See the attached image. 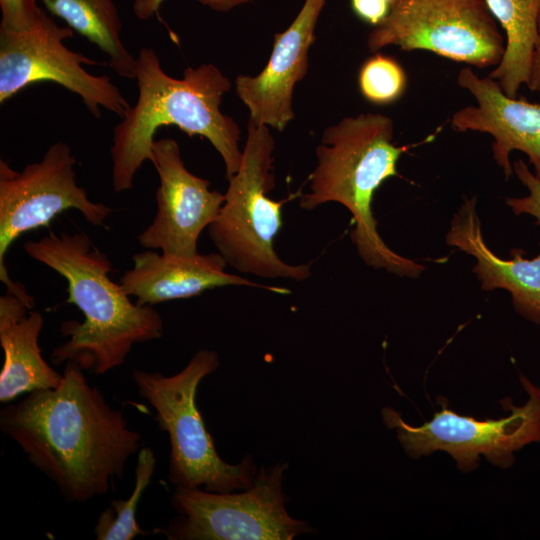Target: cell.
<instances>
[{"label":"cell","mask_w":540,"mask_h":540,"mask_svg":"<svg viewBox=\"0 0 540 540\" xmlns=\"http://www.w3.org/2000/svg\"><path fill=\"white\" fill-rule=\"evenodd\" d=\"M83 372L68 361L58 387L31 391L0 411L1 431L69 503L107 494L142 443Z\"/></svg>","instance_id":"obj_1"},{"label":"cell","mask_w":540,"mask_h":540,"mask_svg":"<svg viewBox=\"0 0 540 540\" xmlns=\"http://www.w3.org/2000/svg\"><path fill=\"white\" fill-rule=\"evenodd\" d=\"M528 88L540 92V11L538 16V41L535 46Z\"/></svg>","instance_id":"obj_26"},{"label":"cell","mask_w":540,"mask_h":540,"mask_svg":"<svg viewBox=\"0 0 540 540\" xmlns=\"http://www.w3.org/2000/svg\"><path fill=\"white\" fill-rule=\"evenodd\" d=\"M390 45L484 69L499 64L505 39L484 0H393L367 39L372 52Z\"/></svg>","instance_id":"obj_9"},{"label":"cell","mask_w":540,"mask_h":540,"mask_svg":"<svg viewBox=\"0 0 540 540\" xmlns=\"http://www.w3.org/2000/svg\"><path fill=\"white\" fill-rule=\"evenodd\" d=\"M14 294L0 297V346L4 364L0 373V402L9 403L19 395L37 389L56 388L63 374L55 371L42 357L39 335L44 319L30 311Z\"/></svg>","instance_id":"obj_17"},{"label":"cell","mask_w":540,"mask_h":540,"mask_svg":"<svg viewBox=\"0 0 540 540\" xmlns=\"http://www.w3.org/2000/svg\"><path fill=\"white\" fill-rule=\"evenodd\" d=\"M287 463L261 467L254 484L241 493L176 488L171 504L178 513L163 533L168 540H292L311 533L291 517L282 490Z\"/></svg>","instance_id":"obj_7"},{"label":"cell","mask_w":540,"mask_h":540,"mask_svg":"<svg viewBox=\"0 0 540 540\" xmlns=\"http://www.w3.org/2000/svg\"><path fill=\"white\" fill-rule=\"evenodd\" d=\"M23 248L67 281L66 302L84 315L82 323L61 324L60 331L68 339L52 350L54 365L71 361L83 371L102 375L122 365L134 345L163 336L157 310L132 302L120 283L111 280L110 259L85 233L49 231L39 240L25 242Z\"/></svg>","instance_id":"obj_2"},{"label":"cell","mask_w":540,"mask_h":540,"mask_svg":"<svg viewBox=\"0 0 540 540\" xmlns=\"http://www.w3.org/2000/svg\"><path fill=\"white\" fill-rule=\"evenodd\" d=\"M156 457L150 447L139 450L135 468V486L128 499H115L98 517L93 533L97 540H132L146 535L136 521V511L143 492L151 482Z\"/></svg>","instance_id":"obj_20"},{"label":"cell","mask_w":540,"mask_h":540,"mask_svg":"<svg viewBox=\"0 0 540 540\" xmlns=\"http://www.w3.org/2000/svg\"><path fill=\"white\" fill-rule=\"evenodd\" d=\"M132 260L133 267L122 275L119 283L141 306L191 298L224 286H249L277 294L290 293L286 288L259 284L225 272L228 264L219 252L179 256L148 249L134 254Z\"/></svg>","instance_id":"obj_15"},{"label":"cell","mask_w":540,"mask_h":540,"mask_svg":"<svg viewBox=\"0 0 540 540\" xmlns=\"http://www.w3.org/2000/svg\"><path fill=\"white\" fill-rule=\"evenodd\" d=\"M213 350L197 351L174 375L134 369L137 392L154 409V419L170 443L168 479L175 488L227 493L252 487L257 473L251 456L229 464L216 451L196 405L200 382L219 367Z\"/></svg>","instance_id":"obj_5"},{"label":"cell","mask_w":540,"mask_h":540,"mask_svg":"<svg viewBox=\"0 0 540 540\" xmlns=\"http://www.w3.org/2000/svg\"><path fill=\"white\" fill-rule=\"evenodd\" d=\"M387 2L391 3L393 0H386Z\"/></svg>","instance_id":"obj_27"},{"label":"cell","mask_w":540,"mask_h":540,"mask_svg":"<svg viewBox=\"0 0 540 540\" xmlns=\"http://www.w3.org/2000/svg\"><path fill=\"white\" fill-rule=\"evenodd\" d=\"M73 34L42 8L26 30L0 28V103L27 86L51 81L77 94L94 117L104 108L122 118L129 102L109 76L93 75L83 67L96 61L65 46Z\"/></svg>","instance_id":"obj_10"},{"label":"cell","mask_w":540,"mask_h":540,"mask_svg":"<svg viewBox=\"0 0 540 540\" xmlns=\"http://www.w3.org/2000/svg\"><path fill=\"white\" fill-rule=\"evenodd\" d=\"M513 169L518 179L528 189L529 194L522 198H507L506 203L514 214H529L536 219L535 224L540 226V180L522 159L514 163Z\"/></svg>","instance_id":"obj_22"},{"label":"cell","mask_w":540,"mask_h":540,"mask_svg":"<svg viewBox=\"0 0 540 540\" xmlns=\"http://www.w3.org/2000/svg\"><path fill=\"white\" fill-rule=\"evenodd\" d=\"M358 81L362 95L375 104L397 100L407 86V76L401 65L383 55H376L363 64Z\"/></svg>","instance_id":"obj_21"},{"label":"cell","mask_w":540,"mask_h":540,"mask_svg":"<svg viewBox=\"0 0 540 540\" xmlns=\"http://www.w3.org/2000/svg\"><path fill=\"white\" fill-rule=\"evenodd\" d=\"M457 83L476 100V105L456 111L451 127L456 132L476 131L493 137L492 152L506 180L513 173L510 153L526 154L540 180V104L511 98L491 78L479 77L472 69L462 68Z\"/></svg>","instance_id":"obj_14"},{"label":"cell","mask_w":540,"mask_h":540,"mask_svg":"<svg viewBox=\"0 0 540 540\" xmlns=\"http://www.w3.org/2000/svg\"><path fill=\"white\" fill-rule=\"evenodd\" d=\"M76 160L68 144L53 143L38 162L21 172L0 160V280L6 292L14 294L29 309L35 300L25 287L9 276L5 257L11 244L22 234L40 227L68 209L78 210L92 225L104 224L112 208L89 199L76 182Z\"/></svg>","instance_id":"obj_8"},{"label":"cell","mask_w":540,"mask_h":540,"mask_svg":"<svg viewBox=\"0 0 540 540\" xmlns=\"http://www.w3.org/2000/svg\"><path fill=\"white\" fill-rule=\"evenodd\" d=\"M324 5L325 0H305L291 25L275 34L264 69L256 76L236 77V94L247 106L252 123L282 132L294 118V87L307 73L309 50Z\"/></svg>","instance_id":"obj_13"},{"label":"cell","mask_w":540,"mask_h":540,"mask_svg":"<svg viewBox=\"0 0 540 540\" xmlns=\"http://www.w3.org/2000/svg\"><path fill=\"white\" fill-rule=\"evenodd\" d=\"M0 7V28L11 31H22L31 27L41 8L36 0H0Z\"/></svg>","instance_id":"obj_23"},{"label":"cell","mask_w":540,"mask_h":540,"mask_svg":"<svg viewBox=\"0 0 540 540\" xmlns=\"http://www.w3.org/2000/svg\"><path fill=\"white\" fill-rule=\"evenodd\" d=\"M351 7L360 19L376 26L387 16L390 3L386 0H351Z\"/></svg>","instance_id":"obj_25"},{"label":"cell","mask_w":540,"mask_h":540,"mask_svg":"<svg viewBox=\"0 0 540 540\" xmlns=\"http://www.w3.org/2000/svg\"><path fill=\"white\" fill-rule=\"evenodd\" d=\"M165 0H134L133 12L140 20H148L158 13L162 3ZM255 0H198L204 6L209 7L216 12H229L243 4Z\"/></svg>","instance_id":"obj_24"},{"label":"cell","mask_w":540,"mask_h":540,"mask_svg":"<svg viewBox=\"0 0 540 540\" xmlns=\"http://www.w3.org/2000/svg\"><path fill=\"white\" fill-rule=\"evenodd\" d=\"M446 242L476 259L473 271L483 290L505 289L510 292L516 311L540 324V253L524 258V251L513 249V258L501 259L485 243L476 212V198H467L454 215Z\"/></svg>","instance_id":"obj_16"},{"label":"cell","mask_w":540,"mask_h":540,"mask_svg":"<svg viewBox=\"0 0 540 540\" xmlns=\"http://www.w3.org/2000/svg\"><path fill=\"white\" fill-rule=\"evenodd\" d=\"M528 399L523 406L509 403L510 415L500 419L476 420L459 415L447 407L420 426L406 423L393 408L382 410L384 424L396 429L405 451L414 458L434 451L449 453L459 469L468 472L478 466L483 455L493 465L508 467L514 452L540 441V388L520 376Z\"/></svg>","instance_id":"obj_11"},{"label":"cell","mask_w":540,"mask_h":540,"mask_svg":"<svg viewBox=\"0 0 540 540\" xmlns=\"http://www.w3.org/2000/svg\"><path fill=\"white\" fill-rule=\"evenodd\" d=\"M153 166L159 176L157 211L137 240L147 249L193 256L198 253L201 232L217 218L225 195L210 190V182L192 174L183 162L176 140H155Z\"/></svg>","instance_id":"obj_12"},{"label":"cell","mask_w":540,"mask_h":540,"mask_svg":"<svg viewBox=\"0 0 540 540\" xmlns=\"http://www.w3.org/2000/svg\"><path fill=\"white\" fill-rule=\"evenodd\" d=\"M138 97L113 129L112 184L115 192L133 187L145 161L153 162L157 130L174 125L189 136L205 137L223 159L229 179L239 169L241 131L233 118L220 110L230 80L213 64L188 67L182 78L168 75L157 52L143 47L137 56Z\"/></svg>","instance_id":"obj_3"},{"label":"cell","mask_w":540,"mask_h":540,"mask_svg":"<svg viewBox=\"0 0 540 540\" xmlns=\"http://www.w3.org/2000/svg\"><path fill=\"white\" fill-rule=\"evenodd\" d=\"M494 19L505 32L501 61L489 73L503 92L517 98L528 85L535 46L538 41L540 0H484Z\"/></svg>","instance_id":"obj_18"},{"label":"cell","mask_w":540,"mask_h":540,"mask_svg":"<svg viewBox=\"0 0 540 540\" xmlns=\"http://www.w3.org/2000/svg\"><path fill=\"white\" fill-rule=\"evenodd\" d=\"M247 129L240 167L228 179L225 202L208 227L209 237L227 264L242 273L304 281L311 276L310 265L288 264L274 250L285 202L267 196L275 185L274 138L268 126L249 121Z\"/></svg>","instance_id":"obj_6"},{"label":"cell","mask_w":540,"mask_h":540,"mask_svg":"<svg viewBox=\"0 0 540 540\" xmlns=\"http://www.w3.org/2000/svg\"><path fill=\"white\" fill-rule=\"evenodd\" d=\"M46 9L96 45L120 77L135 79L137 59L121 40L122 23L113 0H41Z\"/></svg>","instance_id":"obj_19"},{"label":"cell","mask_w":540,"mask_h":540,"mask_svg":"<svg viewBox=\"0 0 540 540\" xmlns=\"http://www.w3.org/2000/svg\"><path fill=\"white\" fill-rule=\"evenodd\" d=\"M393 137L392 119L379 113L345 117L329 126L316 148L309 192L300 196L299 205L305 210L328 202L343 205L353 217L350 237L365 264L416 278L424 267L387 246L372 211L375 192L386 179L398 176L397 162L413 146H397Z\"/></svg>","instance_id":"obj_4"}]
</instances>
